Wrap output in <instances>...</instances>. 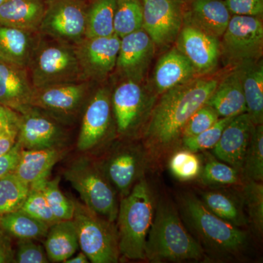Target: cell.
Listing matches in <instances>:
<instances>
[{
  "instance_id": "28",
  "label": "cell",
  "mask_w": 263,
  "mask_h": 263,
  "mask_svg": "<svg viewBox=\"0 0 263 263\" xmlns=\"http://www.w3.org/2000/svg\"><path fill=\"white\" fill-rule=\"evenodd\" d=\"M45 238L44 249L52 262H64L80 248L77 229L72 219L52 224Z\"/></svg>"
},
{
  "instance_id": "33",
  "label": "cell",
  "mask_w": 263,
  "mask_h": 263,
  "mask_svg": "<svg viewBox=\"0 0 263 263\" xmlns=\"http://www.w3.org/2000/svg\"><path fill=\"white\" fill-rule=\"evenodd\" d=\"M60 179H48L32 186H37L42 191L54 216L59 221L72 219L75 212V202L62 193L60 188Z\"/></svg>"
},
{
  "instance_id": "9",
  "label": "cell",
  "mask_w": 263,
  "mask_h": 263,
  "mask_svg": "<svg viewBox=\"0 0 263 263\" xmlns=\"http://www.w3.org/2000/svg\"><path fill=\"white\" fill-rule=\"evenodd\" d=\"M87 5L84 0H46L40 34L75 46L85 37Z\"/></svg>"
},
{
  "instance_id": "6",
  "label": "cell",
  "mask_w": 263,
  "mask_h": 263,
  "mask_svg": "<svg viewBox=\"0 0 263 263\" xmlns=\"http://www.w3.org/2000/svg\"><path fill=\"white\" fill-rule=\"evenodd\" d=\"M65 177L88 209L110 222L117 220L115 191L95 162L86 157L77 159L66 170Z\"/></svg>"
},
{
  "instance_id": "16",
  "label": "cell",
  "mask_w": 263,
  "mask_h": 263,
  "mask_svg": "<svg viewBox=\"0 0 263 263\" xmlns=\"http://www.w3.org/2000/svg\"><path fill=\"white\" fill-rule=\"evenodd\" d=\"M176 47L191 62L199 75L216 68L220 60V41L189 26L183 25L175 42Z\"/></svg>"
},
{
  "instance_id": "8",
  "label": "cell",
  "mask_w": 263,
  "mask_h": 263,
  "mask_svg": "<svg viewBox=\"0 0 263 263\" xmlns=\"http://www.w3.org/2000/svg\"><path fill=\"white\" fill-rule=\"evenodd\" d=\"M221 57L228 65L237 66L262 60V18L233 15L220 38Z\"/></svg>"
},
{
  "instance_id": "26",
  "label": "cell",
  "mask_w": 263,
  "mask_h": 263,
  "mask_svg": "<svg viewBox=\"0 0 263 263\" xmlns=\"http://www.w3.org/2000/svg\"><path fill=\"white\" fill-rule=\"evenodd\" d=\"M62 153L56 147L42 149H22L14 173L29 185L47 179L52 168L60 160Z\"/></svg>"
},
{
  "instance_id": "3",
  "label": "cell",
  "mask_w": 263,
  "mask_h": 263,
  "mask_svg": "<svg viewBox=\"0 0 263 263\" xmlns=\"http://www.w3.org/2000/svg\"><path fill=\"white\" fill-rule=\"evenodd\" d=\"M155 203L148 183L140 179L123 197L117 219L119 254L130 260L146 259L147 236L154 216Z\"/></svg>"
},
{
  "instance_id": "24",
  "label": "cell",
  "mask_w": 263,
  "mask_h": 263,
  "mask_svg": "<svg viewBox=\"0 0 263 263\" xmlns=\"http://www.w3.org/2000/svg\"><path fill=\"white\" fill-rule=\"evenodd\" d=\"M219 118L233 117L247 113L239 73L235 68L219 81L206 103Z\"/></svg>"
},
{
  "instance_id": "1",
  "label": "cell",
  "mask_w": 263,
  "mask_h": 263,
  "mask_svg": "<svg viewBox=\"0 0 263 263\" xmlns=\"http://www.w3.org/2000/svg\"><path fill=\"white\" fill-rule=\"evenodd\" d=\"M218 83L217 79L195 78L161 95L143 135L147 149L158 155L173 148L189 119L206 103Z\"/></svg>"
},
{
  "instance_id": "19",
  "label": "cell",
  "mask_w": 263,
  "mask_h": 263,
  "mask_svg": "<svg viewBox=\"0 0 263 263\" xmlns=\"http://www.w3.org/2000/svg\"><path fill=\"white\" fill-rule=\"evenodd\" d=\"M254 127V123L247 113L233 118L212 148L216 158L240 173Z\"/></svg>"
},
{
  "instance_id": "49",
  "label": "cell",
  "mask_w": 263,
  "mask_h": 263,
  "mask_svg": "<svg viewBox=\"0 0 263 263\" xmlns=\"http://www.w3.org/2000/svg\"><path fill=\"white\" fill-rule=\"evenodd\" d=\"M5 1H6V0H0V6H1Z\"/></svg>"
},
{
  "instance_id": "45",
  "label": "cell",
  "mask_w": 263,
  "mask_h": 263,
  "mask_svg": "<svg viewBox=\"0 0 263 263\" xmlns=\"http://www.w3.org/2000/svg\"><path fill=\"white\" fill-rule=\"evenodd\" d=\"M18 127H0V156L11 149L17 141Z\"/></svg>"
},
{
  "instance_id": "18",
  "label": "cell",
  "mask_w": 263,
  "mask_h": 263,
  "mask_svg": "<svg viewBox=\"0 0 263 263\" xmlns=\"http://www.w3.org/2000/svg\"><path fill=\"white\" fill-rule=\"evenodd\" d=\"M183 25L220 40L231 18L224 0H180Z\"/></svg>"
},
{
  "instance_id": "38",
  "label": "cell",
  "mask_w": 263,
  "mask_h": 263,
  "mask_svg": "<svg viewBox=\"0 0 263 263\" xmlns=\"http://www.w3.org/2000/svg\"><path fill=\"white\" fill-rule=\"evenodd\" d=\"M202 180L204 183L213 186H229L239 182L240 173L229 164L209 160L202 170Z\"/></svg>"
},
{
  "instance_id": "7",
  "label": "cell",
  "mask_w": 263,
  "mask_h": 263,
  "mask_svg": "<svg viewBox=\"0 0 263 263\" xmlns=\"http://www.w3.org/2000/svg\"><path fill=\"white\" fill-rule=\"evenodd\" d=\"M79 247L92 263H117L119 262L117 230L112 222L103 219L96 213L75 202L73 218Z\"/></svg>"
},
{
  "instance_id": "25",
  "label": "cell",
  "mask_w": 263,
  "mask_h": 263,
  "mask_svg": "<svg viewBox=\"0 0 263 263\" xmlns=\"http://www.w3.org/2000/svg\"><path fill=\"white\" fill-rule=\"evenodd\" d=\"M46 0H6L0 6V25L39 32Z\"/></svg>"
},
{
  "instance_id": "44",
  "label": "cell",
  "mask_w": 263,
  "mask_h": 263,
  "mask_svg": "<svg viewBox=\"0 0 263 263\" xmlns=\"http://www.w3.org/2000/svg\"><path fill=\"white\" fill-rule=\"evenodd\" d=\"M22 149V147L16 141L11 149L0 156V179L6 175L14 173L20 159Z\"/></svg>"
},
{
  "instance_id": "23",
  "label": "cell",
  "mask_w": 263,
  "mask_h": 263,
  "mask_svg": "<svg viewBox=\"0 0 263 263\" xmlns=\"http://www.w3.org/2000/svg\"><path fill=\"white\" fill-rule=\"evenodd\" d=\"M41 34L0 25V60L27 68Z\"/></svg>"
},
{
  "instance_id": "34",
  "label": "cell",
  "mask_w": 263,
  "mask_h": 263,
  "mask_svg": "<svg viewBox=\"0 0 263 263\" xmlns=\"http://www.w3.org/2000/svg\"><path fill=\"white\" fill-rule=\"evenodd\" d=\"M241 174L247 181L262 182L263 180V126L254 125L246 153Z\"/></svg>"
},
{
  "instance_id": "22",
  "label": "cell",
  "mask_w": 263,
  "mask_h": 263,
  "mask_svg": "<svg viewBox=\"0 0 263 263\" xmlns=\"http://www.w3.org/2000/svg\"><path fill=\"white\" fill-rule=\"evenodd\" d=\"M33 90L27 68L0 60V103L18 111L29 105Z\"/></svg>"
},
{
  "instance_id": "32",
  "label": "cell",
  "mask_w": 263,
  "mask_h": 263,
  "mask_svg": "<svg viewBox=\"0 0 263 263\" xmlns=\"http://www.w3.org/2000/svg\"><path fill=\"white\" fill-rule=\"evenodd\" d=\"M30 186L11 173L0 179V216L19 210L23 205Z\"/></svg>"
},
{
  "instance_id": "12",
  "label": "cell",
  "mask_w": 263,
  "mask_h": 263,
  "mask_svg": "<svg viewBox=\"0 0 263 263\" xmlns=\"http://www.w3.org/2000/svg\"><path fill=\"white\" fill-rule=\"evenodd\" d=\"M18 112L17 142L22 149H42L56 147L63 131L53 118L41 109L25 105Z\"/></svg>"
},
{
  "instance_id": "15",
  "label": "cell",
  "mask_w": 263,
  "mask_h": 263,
  "mask_svg": "<svg viewBox=\"0 0 263 263\" xmlns=\"http://www.w3.org/2000/svg\"><path fill=\"white\" fill-rule=\"evenodd\" d=\"M155 46L143 29L121 38L115 68L124 80L141 82L153 58Z\"/></svg>"
},
{
  "instance_id": "48",
  "label": "cell",
  "mask_w": 263,
  "mask_h": 263,
  "mask_svg": "<svg viewBox=\"0 0 263 263\" xmlns=\"http://www.w3.org/2000/svg\"><path fill=\"white\" fill-rule=\"evenodd\" d=\"M65 263H89V260L88 259L87 256L84 253V252H80L77 254V255L73 257H70V258L67 259V260H65Z\"/></svg>"
},
{
  "instance_id": "43",
  "label": "cell",
  "mask_w": 263,
  "mask_h": 263,
  "mask_svg": "<svg viewBox=\"0 0 263 263\" xmlns=\"http://www.w3.org/2000/svg\"><path fill=\"white\" fill-rule=\"evenodd\" d=\"M231 15L262 18L263 0H224Z\"/></svg>"
},
{
  "instance_id": "20",
  "label": "cell",
  "mask_w": 263,
  "mask_h": 263,
  "mask_svg": "<svg viewBox=\"0 0 263 263\" xmlns=\"http://www.w3.org/2000/svg\"><path fill=\"white\" fill-rule=\"evenodd\" d=\"M143 155L133 146L114 150L100 167L110 184L125 196L137 182L143 167Z\"/></svg>"
},
{
  "instance_id": "47",
  "label": "cell",
  "mask_w": 263,
  "mask_h": 263,
  "mask_svg": "<svg viewBox=\"0 0 263 263\" xmlns=\"http://www.w3.org/2000/svg\"><path fill=\"white\" fill-rule=\"evenodd\" d=\"M18 112L0 103V127H18Z\"/></svg>"
},
{
  "instance_id": "10",
  "label": "cell",
  "mask_w": 263,
  "mask_h": 263,
  "mask_svg": "<svg viewBox=\"0 0 263 263\" xmlns=\"http://www.w3.org/2000/svg\"><path fill=\"white\" fill-rule=\"evenodd\" d=\"M121 38L84 37L74 46L76 57L85 81L105 80L117 65Z\"/></svg>"
},
{
  "instance_id": "42",
  "label": "cell",
  "mask_w": 263,
  "mask_h": 263,
  "mask_svg": "<svg viewBox=\"0 0 263 263\" xmlns=\"http://www.w3.org/2000/svg\"><path fill=\"white\" fill-rule=\"evenodd\" d=\"M49 259L42 246L32 239H20L18 243L15 262L47 263Z\"/></svg>"
},
{
  "instance_id": "36",
  "label": "cell",
  "mask_w": 263,
  "mask_h": 263,
  "mask_svg": "<svg viewBox=\"0 0 263 263\" xmlns=\"http://www.w3.org/2000/svg\"><path fill=\"white\" fill-rule=\"evenodd\" d=\"M169 168L173 176L179 181H191L196 179L201 172V162L195 152L184 148L172 156Z\"/></svg>"
},
{
  "instance_id": "40",
  "label": "cell",
  "mask_w": 263,
  "mask_h": 263,
  "mask_svg": "<svg viewBox=\"0 0 263 263\" xmlns=\"http://www.w3.org/2000/svg\"><path fill=\"white\" fill-rule=\"evenodd\" d=\"M243 190V197L249 216L259 233L263 230V185L258 181H247Z\"/></svg>"
},
{
  "instance_id": "35",
  "label": "cell",
  "mask_w": 263,
  "mask_h": 263,
  "mask_svg": "<svg viewBox=\"0 0 263 263\" xmlns=\"http://www.w3.org/2000/svg\"><path fill=\"white\" fill-rule=\"evenodd\" d=\"M202 203L216 216L237 227L245 224L243 214L231 197L219 192L211 191L202 193Z\"/></svg>"
},
{
  "instance_id": "13",
  "label": "cell",
  "mask_w": 263,
  "mask_h": 263,
  "mask_svg": "<svg viewBox=\"0 0 263 263\" xmlns=\"http://www.w3.org/2000/svg\"><path fill=\"white\" fill-rule=\"evenodd\" d=\"M111 105L118 132L128 136L139 127L149 107V100L141 82L124 80L111 94Z\"/></svg>"
},
{
  "instance_id": "46",
  "label": "cell",
  "mask_w": 263,
  "mask_h": 263,
  "mask_svg": "<svg viewBox=\"0 0 263 263\" xmlns=\"http://www.w3.org/2000/svg\"><path fill=\"white\" fill-rule=\"evenodd\" d=\"M15 262V252L9 238L0 228V263Z\"/></svg>"
},
{
  "instance_id": "5",
  "label": "cell",
  "mask_w": 263,
  "mask_h": 263,
  "mask_svg": "<svg viewBox=\"0 0 263 263\" xmlns=\"http://www.w3.org/2000/svg\"><path fill=\"white\" fill-rule=\"evenodd\" d=\"M183 218L209 248L219 254H236L247 242V235L211 212L201 200L191 194L181 198Z\"/></svg>"
},
{
  "instance_id": "14",
  "label": "cell",
  "mask_w": 263,
  "mask_h": 263,
  "mask_svg": "<svg viewBox=\"0 0 263 263\" xmlns=\"http://www.w3.org/2000/svg\"><path fill=\"white\" fill-rule=\"evenodd\" d=\"M111 110V93L108 88H100L90 99L85 110L78 149L88 152L103 141L110 127Z\"/></svg>"
},
{
  "instance_id": "11",
  "label": "cell",
  "mask_w": 263,
  "mask_h": 263,
  "mask_svg": "<svg viewBox=\"0 0 263 263\" xmlns=\"http://www.w3.org/2000/svg\"><path fill=\"white\" fill-rule=\"evenodd\" d=\"M142 29L155 46L174 43L183 27L180 0H141Z\"/></svg>"
},
{
  "instance_id": "21",
  "label": "cell",
  "mask_w": 263,
  "mask_h": 263,
  "mask_svg": "<svg viewBox=\"0 0 263 263\" xmlns=\"http://www.w3.org/2000/svg\"><path fill=\"white\" fill-rule=\"evenodd\" d=\"M198 74L191 62L176 47L160 57L153 73V84L159 95L195 79Z\"/></svg>"
},
{
  "instance_id": "4",
  "label": "cell",
  "mask_w": 263,
  "mask_h": 263,
  "mask_svg": "<svg viewBox=\"0 0 263 263\" xmlns=\"http://www.w3.org/2000/svg\"><path fill=\"white\" fill-rule=\"evenodd\" d=\"M27 70L34 89L85 81L74 46L42 35Z\"/></svg>"
},
{
  "instance_id": "2",
  "label": "cell",
  "mask_w": 263,
  "mask_h": 263,
  "mask_svg": "<svg viewBox=\"0 0 263 263\" xmlns=\"http://www.w3.org/2000/svg\"><path fill=\"white\" fill-rule=\"evenodd\" d=\"M145 255L152 262H181L200 260L204 252L184 228L172 204L160 201L147 236Z\"/></svg>"
},
{
  "instance_id": "29",
  "label": "cell",
  "mask_w": 263,
  "mask_h": 263,
  "mask_svg": "<svg viewBox=\"0 0 263 263\" xmlns=\"http://www.w3.org/2000/svg\"><path fill=\"white\" fill-rule=\"evenodd\" d=\"M89 3L86 9L85 37L113 35L117 0H91Z\"/></svg>"
},
{
  "instance_id": "30",
  "label": "cell",
  "mask_w": 263,
  "mask_h": 263,
  "mask_svg": "<svg viewBox=\"0 0 263 263\" xmlns=\"http://www.w3.org/2000/svg\"><path fill=\"white\" fill-rule=\"evenodd\" d=\"M0 228L19 240H38L46 237L49 226L19 209L0 216Z\"/></svg>"
},
{
  "instance_id": "39",
  "label": "cell",
  "mask_w": 263,
  "mask_h": 263,
  "mask_svg": "<svg viewBox=\"0 0 263 263\" xmlns=\"http://www.w3.org/2000/svg\"><path fill=\"white\" fill-rule=\"evenodd\" d=\"M21 210L34 219L46 223L48 226L59 221L48 205L46 197L37 186H31L28 195Z\"/></svg>"
},
{
  "instance_id": "17",
  "label": "cell",
  "mask_w": 263,
  "mask_h": 263,
  "mask_svg": "<svg viewBox=\"0 0 263 263\" xmlns=\"http://www.w3.org/2000/svg\"><path fill=\"white\" fill-rule=\"evenodd\" d=\"M89 81H80L34 89L29 105L46 113H74L84 103L89 90Z\"/></svg>"
},
{
  "instance_id": "41",
  "label": "cell",
  "mask_w": 263,
  "mask_h": 263,
  "mask_svg": "<svg viewBox=\"0 0 263 263\" xmlns=\"http://www.w3.org/2000/svg\"><path fill=\"white\" fill-rule=\"evenodd\" d=\"M219 118L215 110L207 104L202 105L190 117L183 127L181 138H189L200 134L212 127Z\"/></svg>"
},
{
  "instance_id": "50",
  "label": "cell",
  "mask_w": 263,
  "mask_h": 263,
  "mask_svg": "<svg viewBox=\"0 0 263 263\" xmlns=\"http://www.w3.org/2000/svg\"><path fill=\"white\" fill-rule=\"evenodd\" d=\"M84 1L86 2V3H87V2H91V0H84Z\"/></svg>"
},
{
  "instance_id": "31",
  "label": "cell",
  "mask_w": 263,
  "mask_h": 263,
  "mask_svg": "<svg viewBox=\"0 0 263 263\" xmlns=\"http://www.w3.org/2000/svg\"><path fill=\"white\" fill-rule=\"evenodd\" d=\"M143 5L141 0H117L114 15V34L122 38L142 29Z\"/></svg>"
},
{
  "instance_id": "37",
  "label": "cell",
  "mask_w": 263,
  "mask_h": 263,
  "mask_svg": "<svg viewBox=\"0 0 263 263\" xmlns=\"http://www.w3.org/2000/svg\"><path fill=\"white\" fill-rule=\"evenodd\" d=\"M234 117L220 118L212 127L200 134L189 138H183V148L195 153L202 151L212 149L219 141L224 128Z\"/></svg>"
},
{
  "instance_id": "27",
  "label": "cell",
  "mask_w": 263,
  "mask_h": 263,
  "mask_svg": "<svg viewBox=\"0 0 263 263\" xmlns=\"http://www.w3.org/2000/svg\"><path fill=\"white\" fill-rule=\"evenodd\" d=\"M239 73L249 114L254 125L263 122L262 60L248 62L235 67Z\"/></svg>"
}]
</instances>
